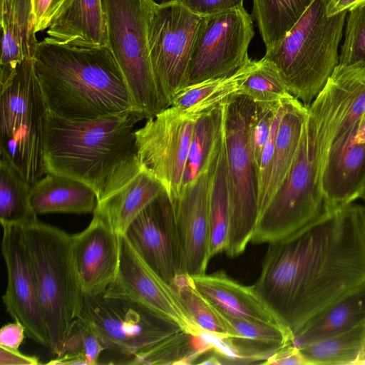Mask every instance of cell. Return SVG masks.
<instances>
[{
    "mask_svg": "<svg viewBox=\"0 0 365 365\" xmlns=\"http://www.w3.org/2000/svg\"><path fill=\"white\" fill-rule=\"evenodd\" d=\"M165 190L146 170L137 155L121 165L110 179L95 210L105 215L120 235L139 213Z\"/></svg>",
    "mask_w": 365,
    "mask_h": 365,
    "instance_id": "ffe728a7",
    "label": "cell"
},
{
    "mask_svg": "<svg viewBox=\"0 0 365 365\" xmlns=\"http://www.w3.org/2000/svg\"><path fill=\"white\" fill-rule=\"evenodd\" d=\"M1 253L7 271V286L2 296L6 312L24 327L26 335L48 349L49 334L42 314L23 227L4 225Z\"/></svg>",
    "mask_w": 365,
    "mask_h": 365,
    "instance_id": "9a60e30c",
    "label": "cell"
},
{
    "mask_svg": "<svg viewBox=\"0 0 365 365\" xmlns=\"http://www.w3.org/2000/svg\"><path fill=\"white\" fill-rule=\"evenodd\" d=\"M30 202L37 215L93 212L98 203L94 190L76 179L46 173L31 186Z\"/></svg>",
    "mask_w": 365,
    "mask_h": 365,
    "instance_id": "cb8c5ba5",
    "label": "cell"
},
{
    "mask_svg": "<svg viewBox=\"0 0 365 365\" xmlns=\"http://www.w3.org/2000/svg\"><path fill=\"white\" fill-rule=\"evenodd\" d=\"M37 357L21 354L19 350H11L0 346V365H37Z\"/></svg>",
    "mask_w": 365,
    "mask_h": 365,
    "instance_id": "7bdbcfd3",
    "label": "cell"
},
{
    "mask_svg": "<svg viewBox=\"0 0 365 365\" xmlns=\"http://www.w3.org/2000/svg\"><path fill=\"white\" fill-rule=\"evenodd\" d=\"M88 226L71 235V253L84 294L106 291L115 280L120 262V235L102 212L93 211Z\"/></svg>",
    "mask_w": 365,
    "mask_h": 365,
    "instance_id": "e0dca14e",
    "label": "cell"
},
{
    "mask_svg": "<svg viewBox=\"0 0 365 365\" xmlns=\"http://www.w3.org/2000/svg\"><path fill=\"white\" fill-rule=\"evenodd\" d=\"M1 53L0 84L5 83L24 60L33 57L38 41L32 0H0Z\"/></svg>",
    "mask_w": 365,
    "mask_h": 365,
    "instance_id": "7402d4cb",
    "label": "cell"
},
{
    "mask_svg": "<svg viewBox=\"0 0 365 365\" xmlns=\"http://www.w3.org/2000/svg\"><path fill=\"white\" fill-rule=\"evenodd\" d=\"M365 185V113L333 142L322 178L324 206L340 207L360 197Z\"/></svg>",
    "mask_w": 365,
    "mask_h": 365,
    "instance_id": "d6986e66",
    "label": "cell"
},
{
    "mask_svg": "<svg viewBox=\"0 0 365 365\" xmlns=\"http://www.w3.org/2000/svg\"><path fill=\"white\" fill-rule=\"evenodd\" d=\"M252 285L293 336L314 317L365 284V206L328 208L268 244Z\"/></svg>",
    "mask_w": 365,
    "mask_h": 365,
    "instance_id": "6da1fadb",
    "label": "cell"
},
{
    "mask_svg": "<svg viewBox=\"0 0 365 365\" xmlns=\"http://www.w3.org/2000/svg\"><path fill=\"white\" fill-rule=\"evenodd\" d=\"M360 197L363 199V200L365 202V185L362 190V192L361 193Z\"/></svg>",
    "mask_w": 365,
    "mask_h": 365,
    "instance_id": "f6af8a7d",
    "label": "cell"
},
{
    "mask_svg": "<svg viewBox=\"0 0 365 365\" xmlns=\"http://www.w3.org/2000/svg\"><path fill=\"white\" fill-rule=\"evenodd\" d=\"M173 287L204 334L216 339L234 337L233 329L223 314L197 290L191 277L180 274Z\"/></svg>",
    "mask_w": 365,
    "mask_h": 365,
    "instance_id": "d6a6232c",
    "label": "cell"
},
{
    "mask_svg": "<svg viewBox=\"0 0 365 365\" xmlns=\"http://www.w3.org/2000/svg\"><path fill=\"white\" fill-rule=\"evenodd\" d=\"M25 334V328L19 320L8 323L0 329V346L11 350H19Z\"/></svg>",
    "mask_w": 365,
    "mask_h": 365,
    "instance_id": "60d3db41",
    "label": "cell"
},
{
    "mask_svg": "<svg viewBox=\"0 0 365 365\" xmlns=\"http://www.w3.org/2000/svg\"><path fill=\"white\" fill-rule=\"evenodd\" d=\"M198 115L170 106L135 132L137 157L163 185L171 201L184 187L192 135Z\"/></svg>",
    "mask_w": 365,
    "mask_h": 365,
    "instance_id": "7c38bea8",
    "label": "cell"
},
{
    "mask_svg": "<svg viewBox=\"0 0 365 365\" xmlns=\"http://www.w3.org/2000/svg\"><path fill=\"white\" fill-rule=\"evenodd\" d=\"M105 350L100 339L83 320L76 318L71 324L67 336L56 357L48 364L93 365L98 363Z\"/></svg>",
    "mask_w": 365,
    "mask_h": 365,
    "instance_id": "e575fe53",
    "label": "cell"
},
{
    "mask_svg": "<svg viewBox=\"0 0 365 365\" xmlns=\"http://www.w3.org/2000/svg\"><path fill=\"white\" fill-rule=\"evenodd\" d=\"M328 0H314L279 44L264 58L279 71L289 93L309 106L339 64L348 14L328 16Z\"/></svg>",
    "mask_w": 365,
    "mask_h": 365,
    "instance_id": "5b68a950",
    "label": "cell"
},
{
    "mask_svg": "<svg viewBox=\"0 0 365 365\" xmlns=\"http://www.w3.org/2000/svg\"><path fill=\"white\" fill-rule=\"evenodd\" d=\"M264 364L308 365L299 349L290 343L270 356Z\"/></svg>",
    "mask_w": 365,
    "mask_h": 365,
    "instance_id": "b9f144b4",
    "label": "cell"
},
{
    "mask_svg": "<svg viewBox=\"0 0 365 365\" xmlns=\"http://www.w3.org/2000/svg\"><path fill=\"white\" fill-rule=\"evenodd\" d=\"M307 113L308 106L294 96L284 98V109L276 138L269 182L257 205L258 217L284 180L295 160Z\"/></svg>",
    "mask_w": 365,
    "mask_h": 365,
    "instance_id": "603a6c76",
    "label": "cell"
},
{
    "mask_svg": "<svg viewBox=\"0 0 365 365\" xmlns=\"http://www.w3.org/2000/svg\"><path fill=\"white\" fill-rule=\"evenodd\" d=\"M250 59L232 75L206 80L186 86L175 96L170 106L191 115H199L238 93L240 86L255 68Z\"/></svg>",
    "mask_w": 365,
    "mask_h": 365,
    "instance_id": "83f0119b",
    "label": "cell"
},
{
    "mask_svg": "<svg viewBox=\"0 0 365 365\" xmlns=\"http://www.w3.org/2000/svg\"><path fill=\"white\" fill-rule=\"evenodd\" d=\"M282 99L275 102L255 103L251 129V147L256 173L264 147L269 137L274 119Z\"/></svg>",
    "mask_w": 365,
    "mask_h": 365,
    "instance_id": "74e56055",
    "label": "cell"
},
{
    "mask_svg": "<svg viewBox=\"0 0 365 365\" xmlns=\"http://www.w3.org/2000/svg\"><path fill=\"white\" fill-rule=\"evenodd\" d=\"M225 102L203 112L197 118L189 148L184 187L209 168L220 150L224 140Z\"/></svg>",
    "mask_w": 365,
    "mask_h": 365,
    "instance_id": "f1b7e54d",
    "label": "cell"
},
{
    "mask_svg": "<svg viewBox=\"0 0 365 365\" xmlns=\"http://www.w3.org/2000/svg\"><path fill=\"white\" fill-rule=\"evenodd\" d=\"M255 36L253 18L244 6L205 16L197 38L187 86L233 74L248 63Z\"/></svg>",
    "mask_w": 365,
    "mask_h": 365,
    "instance_id": "4fadbf2b",
    "label": "cell"
},
{
    "mask_svg": "<svg viewBox=\"0 0 365 365\" xmlns=\"http://www.w3.org/2000/svg\"><path fill=\"white\" fill-rule=\"evenodd\" d=\"M255 102L237 93L225 102L224 138L230 221L225 252L236 257L251 242L257 218V178L251 147Z\"/></svg>",
    "mask_w": 365,
    "mask_h": 365,
    "instance_id": "ba28073f",
    "label": "cell"
},
{
    "mask_svg": "<svg viewBox=\"0 0 365 365\" xmlns=\"http://www.w3.org/2000/svg\"><path fill=\"white\" fill-rule=\"evenodd\" d=\"M125 235L145 262L173 287L181 264L173 206L166 191L139 213Z\"/></svg>",
    "mask_w": 365,
    "mask_h": 365,
    "instance_id": "2e32d148",
    "label": "cell"
},
{
    "mask_svg": "<svg viewBox=\"0 0 365 365\" xmlns=\"http://www.w3.org/2000/svg\"><path fill=\"white\" fill-rule=\"evenodd\" d=\"M38 299L57 354L81 310L83 292L73 264L71 235L38 220L23 227Z\"/></svg>",
    "mask_w": 365,
    "mask_h": 365,
    "instance_id": "8992f818",
    "label": "cell"
},
{
    "mask_svg": "<svg viewBox=\"0 0 365 365\" xmlns=\"http://www.w3.org/2000/svg\"><path fill=\"white\" fill-rule=\"evenodd\" d=\"M357 365H365V339L364 343L363 349L359 357Z\"/></svg>",
    "mask_w": 365,
    "mask_h": 365,
    "instance_id": "ee69618b",
    "label": "cell"
},
{
    "mask_svg": "<svg viewBox=\"0 0 365 365\" xmlns=\"http://www.w3.org/2000/svg\"><path fill=\"white\" fill-rule=\"evenodd\" d=\"M209 168L172 201L178 239L181 274H205L210 261Z\"/></svg>",
    "mask_w": 365,
    "mask_h": 365,
    "instance_id": "ac0fdd59",
    "label": "cell"
},
{
    "mask_svg": "<svg viewBox=\"0 0 365 365\" xmlns=\"http://www.w3.org/2000/svg\"><path fill=\"white\" fill-rule=\"evenodd\" d=\"M204 18L178 2L154 3L148 24L150 56L158 85L169 107L177 93L187 86L192 55Z\"/></svg>",
    "mask_w": 365,
    "mask_h": 365,
    "instance_id": "30bf717a",
    "label": "cell"
},
{
    "mask_svg": "<svg viewBox=\"0 0 365 365\" xmlns=\"http://www.w3.org/2000/svg\"><path fill=\"white\" fill-rule=\"evenodd\" d=\"M144 118L138 110L83 121L48 112L43 150L46 173L87 184L98 200L119 168L137 155L135 126Z\"/></svg>",
    "mask_w": 365,
    "mask_h": 365,
    "instance_id": "277c9868",
    "label": "cell"
},
{
    "mask_svg": "<svg viewBox=\"0 0 365 365\" xmlns=\"http://www.w3.org/2000/svg\"><path fill=\"white\" fill-rule=\"evenodd\" d=\"M365 339V322L302 349L308 365H357Z\"/></svg>",
    "mask_w": 365,
    "mask_h": 365,
    "instance_id": "1f68e13d",
    "label": "cell"
},
{
    "mask_svg": "<svg viewBox=\"0 0 365 365\" xmlns=\"http://www.w3.org/2000/svg\"><path fill=\"white\" fill-rule=\"evenodd\" d=\"M238 93L248 96L255 103L275 102L292 96L277 68L264 57L257 61Z\"/></svg>",
    "mask_w": 365,
    "mask_h": 365,
    "instance_id": "d590c367",
    "label": "cell"
},
{
    "mask_svg": "<svg viewBox=\"0 0 365 365\" xmlns=\"http://www.w3.org/2000/svg\"><path fill=\"white\" fill-rule=\"evenodd\" d=\"M105 292L133 302L187 334L204 335L177 291L145 262L125 235H120L116 277Z\"/></svg>",
    "mask_w": 365,
    "mask_h": 365,
    "instance_id": "5bb4252c",
    "label": "cell"
},
{
    "mask_svg": "<svg viewBox=\"0 0 365 365\" xmlns=\"http://www.w3.org/2000/svg\"><path fill=\"white\" fill-rule=\"evenodd\" d=\"M344 29L339 63L365 61V2L348 11Z\"/></svg>",
    "mask_w": 365,
    "mask_h": 365,
    "instance_id": "8d00e7d4",
    "label": "cell"
},
{
    "mask_svg": "<svg viewBox=\"0 0 365 365\" xmlns=\"http://www.w3.org/2000/svg\"><path fill=\"white\" fill-rule=\"evenodd\" d=\"M73 0H32L36 34L48 29L71 6Z\"/></svg>",
    "mask_w": 365,
    "mask_h": 365,
    "instance_id": "f35d334b",
    "label": "cell"
},
{
    "mask_svg": "<svg viewBox=\"0 0 365 365\" xmlns=\"http://www.w3.org/2000/svg\"><path fill=\"white\" fill-rule=\"evenodd\" d=\"M33 58L49 113L83 121L140 111L108 45L64 43L47 36L38 41Z\"/></svg>",
    "mask_w": 365,
    "mask_h": 365,
    "instance_id": "7a4b0ae2",
    "label": "cell"
},
{
    "mask_svg": "<svg viewBox=\"0 0 365 365\" xmlns=\"http://www.w3.org/2000/svg\"><path fill=\"white\" fill-rule=\"evenodd\" d=\"M31 186L4 158H0V222L26 226L36 220L30 202Z\"/></svg>",
    "mask_w": 365,
    "mask_h": 365,
    "instance_id": "4dcf8cb0",
    "label": "cell"
},
{
    "mask_svg": "<svg viewBox=\"0 0 365 365\" xmlns=\"http://www.w3.org/2000/svg\"><path fill=\"white\" fill-rule=\"evenodd\" d=\"M158 4L178 2L191 11L207 16L236 6H243L244 0H154Z\"/></svg>",
    "mask_w": 365,
    "mask_h": 365,
    "instance_id": "ab89813d",
    "label": "cell"
},
{
    "mask_svg": "<svg viewBox=\"0 0 365 365\" xmlns=\"http://www.w3.org/2000/svg\"><path fill=\"white\" fill-rule=\"evenodd\" d=\"M314 0H252V18L268 52L283 40Z\"/></svg>",
    "mask_w": 365,
    "mask_h": 365,
    "instance_id": "f546056e",
    "label": "cell"
},
{
    "mask_svg": "<svg viewBox=\"0 0 365 365\" xmlns=\"http://www.w3.org/2000/svg\"><path fill=\"white\" fill-rule=\"evenodd\" d=\"M195 337L177 329L154 344L140 350L128 364H185L192 363L207 350L197 349L192 344Z\"/></svg>",
    "mask_w": 365,
    "mask_h": 365,
    "instance_id": "836d02e7",
    "label": "cell"
},
{
    "mask_svg": "<svg viewBox=\"0 0 365 365\" xmlns=\"http://www.w3.org/2000/svg\"><path fill=\"white\" fill-rule=\"evenodd\" d=\"M209 257L225 251L228 240L230 209L225 138L209 172Z\"/></svg>",
    "mask_w": 365,
    "mask_h": 365,
    "instance_id": "4316f807",
    "label": "cell"
},
{
    "mask_svg": "<svg viewBox=\"0 0 365 365\" xmlns=\"http://www.w3.org/2000/svg\"><path fill=\"white\" fill-rule=\"evenodd\" d=\"M191 278L197 290L224 314L284 329L252 285L240 284L223 270Z\"/></svg>",
    "mask_w": 365,
    "mask_h": 365,
    "instance_id": "44dd1931",
    "label": "cell"
},
{
    "mask_svg": "<svg viewBox=\"0 0 365 365\" xmlns=\"http://www.w3.org/2000/svg\"><path fill=\"white\" fill-rule=\"evenodd\" d=\"M347 115L344 95L326 85L312 103L299 148L284 180L257 219L252 244L284 240L322 211V178L327 157Z\"/></svg>",
    "mask_w": 365,
    "mask_h": 365,
    "instance_id": "3957f363",
    "label": "cell"
},
{
    "mask_svg": "<svg viewBox=\"0 0 365 365\" xmlns=\"http://www.w3.org/2000/svg\"><path fill=\"white\" fill-rule=\"evenodd\" d=\"M0 87V155L32 186L46 174L43 150L48 113L34 58L20 63Z\"/></svg>",
    "mask_w": 365,
    "mask_h": 365,
    "instance_id": "52a82bcc",
    "label": "cell"
},
{
    "mask_svg": "<svg viewBox=\"0 0 365 365\" xmlns=\"http://www.w3.org/2000/svg\"><path fill=\"white\" fill-rule=\"evenodd\" d=\"M51 40L76 45H108L102 0H73L71 6L48 29Z\"/></svg>",
    "mask_w": 365,
    "mask_h": 365,
    "instance_id": "484cf974",
    "label": "cell"
},
{
    "mask_svg": "<svg viewBox=\"0 0 365 365\" xmlns=\"http://www.w3.org/2000/svg\"><path fill=\"white\" fill-rule=\"evenodd\" d=\"M108 46L133 100L145 118L169 107L158 85L150 56L148 24L154 0H102Z\"/></svg>",
    "mask_w": 365,
    "mask_h": 365,
    "instance_id": "9c48e42d",
    "label": "cell"
},
{
    "mask_svg": "<svg viewBox=\"0 0 365 365\" xmlns=\"http://www.w3.org/2000/svg\"><path fill=\"white\" fill-rule=\"evenodd\" d=\"M365 322V284L341 297L307 322L292 339L302 349Z\"/></svg>",
    "mask_w": 365,
    "mask_h": 365,
    "instance_id": "d4e9b609",
    "label": "cell"
},
{
    "mask_svg": "<svg viewBox=\"0 0 365 365\" xmlns=\"http://www.w3.org/2000/svg\"><path fill=\"white\" fill-rule=\"evenodd\" d=\"M77 318L90 326L105 349L130 356L178 329L133 302L106 292L84 294Z\"/></svg>",
    "mask_w": 365,
    "mask_h": 365,
    "instance_id": "8fae6325",
    "label": "cell"
}]
</instances>
